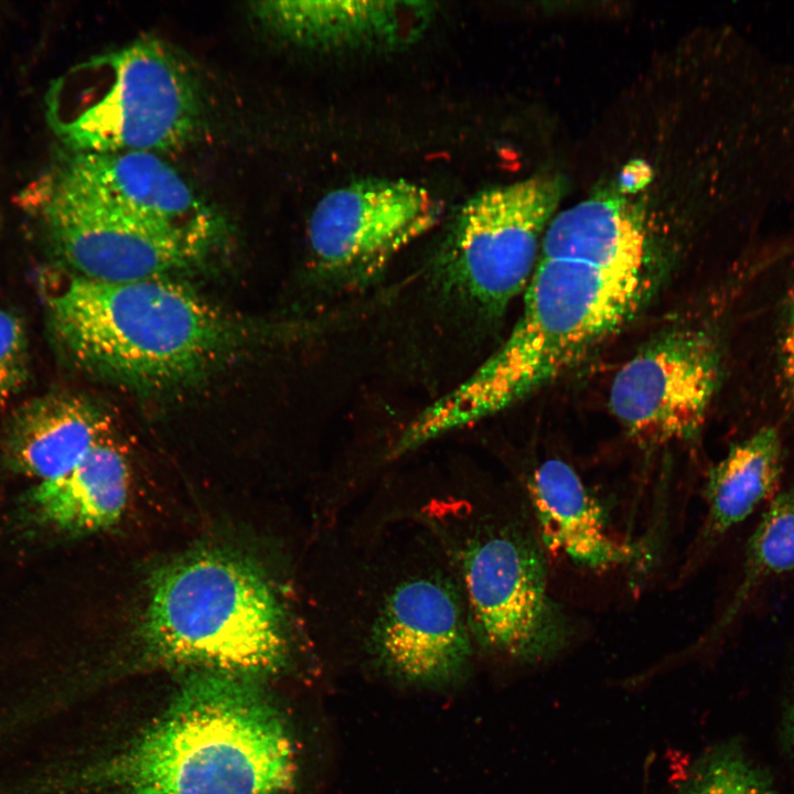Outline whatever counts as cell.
<instances>
[{
	"label": "cell",
	"instance_id": "obj_15",
	"mask_svg": "<svg viewBox=\"0 0 794 794\" xmlns=\"http://www.w3.org/2000/svg\"><path fill=\"white\" fill-rule=\"evenodd\" d=\"M106 414L87 398L52 394L18 408L9 420L3 446L9 464L41 482L71 471L107 438Z\"/></svg>",
	"mask_w": 794,
	"mask_h": 794
},
{
	"label": "cell",
	"instance_id": "obj_21",
	"mask_svg": "<svg viewBox=\"0 0 794 794\" xmlns=\"http://www.w3.org/2000/svg\"><path fill=\"white\" fill-rule=\"evenodd\" d=\"M777 369L782 397L794 409V287L783 310L777 340Z\"/></svg>",
	"mask_w": 794,
	"mask_h": 794
},
{
	"label": "cell",
	"instance_id": "obj_4",
	"mask_svg": "<svg viewBox=\"0 0 794 794\" xmlns=\"http://www.w3.org/2000/svg\"><path fill=\"white\" fill-rule=\"evenodd\" d=\"M140 636L158 662L246 677L279 670L288 653L268 583L219 551L194 552L155 575Z\"/></svg>",
	"mask_w": 794,
	"mask_h": 794
},
{
	"label": "cell",
	"instance_id": "obj_12",
	"mask_svg": "<svg viewBox=\"0 0 794 794\" xmlns=\"http://www.w3.org/2000/svg\"><path fill=\"white\" fill-rule=\"evenodd\" d=\"M60 163L110 207L150 225L213 242L215 214L160 153L71 152Z\"/></svg>",
	"mask_w": 794,
	"mask_h": 794
},
{
	"label": "cell",
	"instance_id": "obj_22",
	"mask_svg": "<svg viewBox=\"0 0 794 794\" xmlns=\"http://www.w3.org/2000/svg\"><path fill=\"white\" fill-rule=\"evenodd\" d=\"M651 179V169L642 161H635L625 167L620 175V187L624 192H634L641 189Z\"/></svg>",
	"mask_w": 794,
	"mask_h": 794
},
{
	"label": "cell",
	"instance_id": "obj_2",
	"mask_svg": "<svg viewBox=\"0 0 794 794\" xmlns=\"http://www.w3.org/2000/svg\"><path fill=\"white\" fill-rule=\"evenodd\" d=\"M297 769L291 734L262 691L246 676L198 670L133 741L53 794H282Z\"/></svg>",
	"mask_w": 794,
	"mask_h": 794
},
{
	"label": "cell",
	"instance_id": "obj_18",
	"mask_svg": "<svg viewBox=\"0 0 794 794\" xmlns=\"http://www.w3.org/2000/svg\"><path fill=\"white\" fill-rule=\"evenodd\" d=\"M794 570V487L777 493L747 545L742 576L716 631L725 630L770 579Z\"/></svg>",
	"mask_w": 794,
	"mask_h": 794
},
{
	"label": "cell",
	"instance_id": "obj_23",
	"mask_svg": "<svg viewBox=\"0 0 794 794\" xmlns=\"http://www.w3.org/2000/svg\"><path fill=\"white\" fill-rule=\"evenodd\" d=\"M782 736L785 743V748L790 757L794 761V684L791 689L790 696L786 699L783 719H782Z\"/></svg>",
	"mask_w": 794,
	"mask_h": 794
},
{
	"label": "cell",
	"instance_id": "obj_16",
	"mask_svg": "<svg viewBox=\"0 0 794 794\" xmlns=\"http://www.w3.org/2000/svg\"><path fill=\"white\" fill-rule=\"evenodd\" d=\"M128 496V465L108 438L66 474L43 481L29 495L36 519L69 533L97 530L112 525Z\"/></svg>",
	"mask_w": 794,
	"mask_h": 794
},
{
	"label": "cell",
	"instance_id": "obj_10",
	"mask_svg": "<svg viewBox=\"0 0 794 794\" xmlns=\"http://www.w3.org/2000/svg\"><path fill=\"white\" fill-rule=\"evenodd\" d=\"M713 337L696 328L663 334L616 372L609 405L624 430L644 444L694 438L720 382Z\"/></svg>",
	"mask_w": 794,
	"mask_h": 794
},
{
	"label": "cell",
	"instance_id": "obj_3",
	"mask_svg": "<svg viewBox=\"0 0 794 794\" xmlns=\"http://www.w3.org/2000/svg\"><path fill=\"white\" fill-rule=\"evenodd\" d=\"M54 337L81 368L137 388L196 379L238 344L222 310L171 277L106 282L72 277L47 298Z\"/></svg>",
	"mask_w": 794,
	"mask_h": 794
},
{
	"label": "cell",
	"instance_id": "obj_5",
	"mask_svg": "<svg viewBox=\"0 0 794 794\" xmlns=\"http://www.w3.org/2000/svg\"><path fill=\"white\" fill-rule=\"evenodd\" d=\"M50 107L54 129L71 152L161 154L192 139L202 120L192 73L154 39L78 65L56 84Z\"/></svg>",
	"mask_w": 794,
	"mask_h": 794
},
{
	"label": "cell",
	"instance_id": "obj_1",
	"mask_svg": "<svg viewBox=\"0 0 794 794\" xmlns=\"http://www.w3.org/2000/svg\"><path fill=\"white\" fill-rule=\"evenodd\" d=\"M642 218L613 197L580 202L549 222L504 343L426 407L434 438L486 419L550 384L623 326L651 290Z\"/></svg>",
	"mask_w": 794,
	"mask_h": 794
},
{
	"label": "cell",
	"instance_id": "obj_6",
	"mask_svg": "<svg viewBox=\"0 0 794 794\" xmlns=\"http://www.w3.org/2000/svg\"><path fill=\"white\" fill-rule=\"evenodd\" d=\"M455 554L468 618L481 644L526 664L552 659L567 647L572 626L549 593L543 549L527 530L481 526Z\"/></svg>",
	"mask_w": 794,
	"mask_h": 794
},
{
	"label": "cell",
	"instance_id": "obj_11",
	"mask_svg": "<svg viewBox=\"0 0 794 794\" xmlns=\"http://www.w3.org/2000/svg\"><path fill=\"white\" fill-rule=\"evenodd\" d=\"M463 603L447 578L403 579L386 597L374 626L385 664L406 679H450L466 664L471 645Z\"/></svg>",
	"mask_w": 794,
	"mask_h": 794
},
{
	"label": "cell",
	"instance_id": "obj_17",
	"mask_svg": "<svg viewBox=\"0 0 794 794\" xmlns=\"http://www.w3.org/2000/svg\"><path fill=\"white\" fill-rule=\"evenodd\" d=\"M783 470L776 429L764 427L734 443L709 472L701 547H711L775 495Z\"/></svg>",
	"mask_w": 794,
	"mask_h": 794
},
{
	"label": "cell",
	"instance_id": "obj_7",
	"mask_svg": "<svg viewBox=\"0 0 794 794\" xmlns=\"http://www.w3.org/2000/svg\"><path fill=\"white\" fill-rule=\"evenodd\" d=\"M552 176L484 190L460 210L438 255L446 290L485 312L524 292L562 193Z\"/></svg>",
	"mask_w": 794,
	"mask_h": 794
},
{
	"label": "cell",
	"instance_id": "obj_8",
	"mask_svg": "<svg viewBox=\"0 0 794 794\" xmlns=\"http://www.w3.org/2000/svg\"><path fill=\"white\" fill-rule=\"evenodd\" d=\"M55 251L78 276L126 282L170 277L201 260L212 240L136 219L103 203L61 164L22 194Z\"/></svg>",
	"mask_w": 794,
	"mask_h": 794
},
{
	"label": "cell",
	"instance_id": "obj_9",
	"mask_svg": "<svg viewBox=\"0 0 794 794\" xmlns=\"http://www.w3.org/2000/svg\"><path fill=\"white\" fill-rule=\"evenodd\" d=\"M441 214L438 198L403 179H365L334 189L309 219L313 264L328 278L363 281L431 229Z\"/></svg>",
	"mask_w": 794,
	"mask_h": 794
},
{
	"label": "cell",
	"instance_id": "obj_20",
	"mask_svg": "<svg viewBox=\"0 0 794 794\" xmlns=\"http://www.w3.org/2000/svg\"><path fill=\"white\" fill-rule=\"evenodd\" d=\"M29 345L22 321L0 309V408L19 394L29 377Z\"/></svg>",
	"mask_w": 794,
	"mask_h": 794
},
{
	"label": "cell",
	"instance_id": "obj_19",
	"mask_svg": "<svg viewBox=\"0 0 794 794\" xmlns=\"http://www.w3.org/2000/svg\"><path fill=\"white\" fill-rule=\"evenodd\" d=\"M675 794H781L772 776L750 758L741 741L704 751L688 768Z\"/></svg>",
	"mask_w": 794,
	"mask_h": 794
},
{
	"label": "cell",
	"instance_id": "obj_13",
	"mask_svg": "<svg viewBox=\"0 0 794 794\" xmlns=\"http://www.w3.org/2000/svg\"><path fill=\"white\" fill-rule=\"evenodd\" d=\"M251 11L268 31L294 44L353 49L414 42L433 8L423 1H262Z\"/></svg>",
	"mask_w": 794,
	"mask_h": 794
},
{
	"label": "cell",
	"instance_id": "obj_14",
	"mask_svg": "<svg viewBox=\"0 0 794 794\" xmlns=\"http://www.w3.org/2000/svg\"><path fill=\"white\" fill-rule=\"evenodd\" d=\"M526 487L540 540L549 550L593 570H610L639 558L637 546L609 533L601 506L568 463L541 462Z\"/></svg>",
	"mask_w": 794,
	"mask_h": 794
}]
</instances>
